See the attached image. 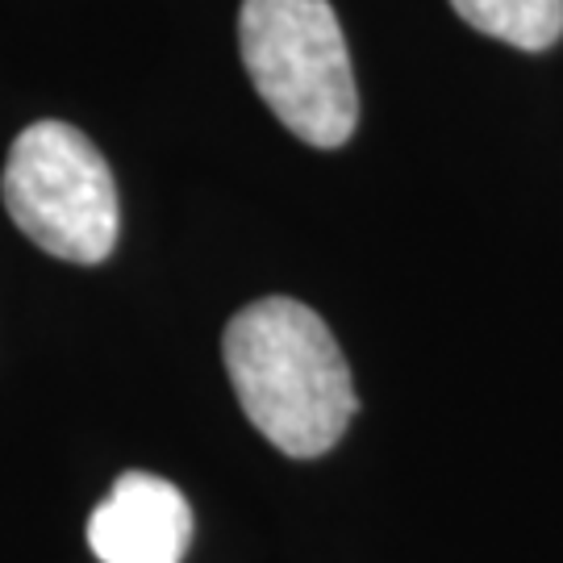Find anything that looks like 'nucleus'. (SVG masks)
Wrapping results in <instances>:
<instances>
[{
  "label": "nucleus",
  "instance_id": "obj_1",
  "mask_svg": "<svg viewBox=\"0 0 563 563\" xmlns=\"http://www.w3.org/2000/svg\"><path fill=\"white\" fill-rule=\"evenodd\" d=\"M222 355L246 422L292 460L325 455L360 409L330 325L292 297L239 309Z\"/></svg>",
  "mask_w": 563,
  "mask_h": 563
},
{
  "label": "nucleus",
  "instance_id": "obj_2",
  "mask_svg": "<svg viewBox=\"0 0 563 563\" xmlns=\"http://www.w3.org/2000/svg\"><path fill=\"white\" fill-rule=\"evenodd\" d=\"M239 51L284 130L322 151L351 142L360 92L330 0H242Z\"/></svg>",
  "mask_w": 563,
  "mask_h": 563
},
{
  "label": "nucleus",
  "instance_id": "obj_3",
  "mask_svg": "<svg viewBox=\"0 0 563 563\" xmlns=\"http://www.w3.org/2000/svg\"><path fill=\"white\" fill-rule=\"evenodd\" d=\"M4 209L25 239L67 263H101L118 246V184L104 155L67 121L21 130L4 163Z\"/></svg>",
  "mask_w": 563,
  "mask_h": 563
},
{
  "label": "nucleus",
  "instance_id": "obj_4",
  "mask_svg": "<svg viewBox=\"0 0 563 563\" xmlns=\"http://www.w3.org/2000/svg\"><path fill=\"white\" fill-rule=\"evenodd\" d=\"M188 543L192 509L176 484L151 472L118 476L88 518V547L101 563H180Z\"/></svg>",
  "mask_w": 563,
  "mask_h": 563
},
{
  "label": "nucleus",
  "instance_id": "obj_5",
  "mask_svg": "<svg viewBox=\"0 0 563 563\" xmlns=\"http://www.w3.org/2000/svg\"><path fill=\"white\" fill-rule=\"evenodd\" d=\"M472 30L518 51H547L563 34V0H451Z\"/></svg>",
  "mask_w": 563,
  "mask_h": 563
}]
</instances>
